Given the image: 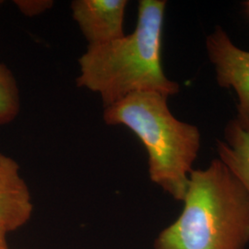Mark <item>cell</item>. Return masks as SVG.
I'll list each match as a JSON object with an SVG mask.
<instances>
[{"label":"cell","mask_w":249,"mask_h":249,"mask_svg":"<svg viewBox=\"0 0 249 249\" xmlns=\"http://www.w3.org/2000/svg\"><path fill=\"white\" fill-rule=\"evenodd\" d=\"M165 8L164 0H141L132 34L88 45L79 58L77 86L99 94L105 108L135 92L177 94L179 84L167 78L161 64Z\"/></svg>","instance_id":"obj_1"},{"label":"cell","mask_w":249,"mask_h":249,"mask_svg":"<svg viewBox=\"0 0 249 249\" xmlns=\"http://www.w3.org/2000/svg\"><path fill=\"white\" fill-rule=\"evenodd\" d=\"M178 219L160 231L153 249H246L249 196L220 159L193 170Z\"/></svg>","instance_id":"obj_2"},{"label":"cell","mask_w":249,"mask_h":249,"mask_svg":"<svg viewBox=\"0 0 249 249\" xmlns=\"http://www.w3.org/2000/svg\"><path fill=\"white\" fill-rule=\"evenodd\" d=\"M167 99L157 92H135L106 107L104 119L107 124L124 125L140 139L148 152L151 181L183 201L200 148V133L172 114Z\"/></svg>","instance_id":"obj_3"},{"label":"cell","mask_w":249,"mask_h":249,"mask_svg":"<svg viewBox=\"0 0 249 249\" xmlns=\"http://www.w3.org/2000/svg\"><path fill=\"white\" fill-rule=\"evenodd\" d=\"M209 58L220 86L234 89L238 98L236 120L249 131V52L231 42L221 27L206 39Z\"/></svg>","instance_id":"obj_4"},{"label":"cell","mask_w":249,"mask_h":249,"mask_svg":"<svg viewBox=\"0 0 249 249\" xmlns=\"http://www.w3.org/2000/svg\"><path fill=\"white\" fill-rule=\"evenodd\" d=\"M126 0H74L72 17L89 45H100L124 36Z\"/></svg>","instance_id":"obj_5"},{"label":"cell","mask_w":249,"mask_h":249,"mask_svg":"<svg viewBox=\"0 0 249 249\" xmlns=\"http://www.w3.org/2000/svg\"><path fill=\"white\" fill-rule=\"evenodd\" d=\"M18 162L0 152V230L9 233L32 218L34 204Z\"/></svg>","instance_id":"obj_6"},{"label":"cell","mask_w":249,"mask_h":249,"mask_svg":"<svg viewBox=\"0 0 249 249\" xmlns=\"http://www.w3.org/2000/svg\"><path fill=\"white\" fill-rule=\"evenodd\" d=\"M219 159L238 179L249 196V131L234 119L227 124L225 142H217Z\"/></svg>","instance_id":"obj_7"},{"label":"cell","mask_w":249,"mask_h":249,"mask_svg":"<svg viewBox=\"0 0 249 249\" xmlns=\"http://www.w3.org/2000/svg\"><path fill=\"white\" fill-rule=\"evenodd\" d=\"M18 83L9 67L0 62V125L13 122L19 114Z\"/></svg>","instance_id":"obj_8"},{"label":"cell","mask_w":249,"mask_h":249,"mask_svg":"<svg viewBox=\"0 0 249 249\" xmlns=\"http://www.w3.org/2000/svg\"><path fill=\"white\" fill-rule=\"evenodd\" d=\"M15 6L27 17H36L45 13L53 6L52 0H15Z\"/></svg>","instance_id":"obj_9"},{"label":"cell","mask_w":249,"mask_h":249,"mask_svg":"<svg viewBox=\"0 0 249 249\" xmlns=\"http://www.w3.org/2000/svg\"><path fill=\"white\" fill-rule=\"evenodd\" d=\"M7 234L5 231L0 230V249H9L7 243Z\"/></svg>","instance_id":"obj_10"},{"label":"cell","mask_w":249,"mask_h":249,"mask_svg":"<svg viewBox=\"0 0 249 249\" xmlns=\"http://www.w3.org/2000/svg\"><path fill=\"white\" fill-rule=\"evenodd\" d=\"M246 6H247V8H248V11L249 12V1L247 2V4H246Z\"/></svg>","instance_id":"obj_11"},{"label":"cell","mask_w":249,"mask_h":249,"mask_svg":"<svg viewBox=\"0 0 249 249\" xmlns=\"http://www.w3.org/2000/svg\"><path fill=\"white\" fill-rule=\"evenodd\" d=\"M2 4H3V1H1V0H0V7H1V5H2Z\"/></svg>","instance_id":"obj_12"},{"label":"cell","mask_w":249,"mask_h":249,"mask_svg":"<svg viewBox=\"0 0 249 249\" xmlns=\"http://www.w3.org/2000/svg\"></svg>","instance_id":"obj_13"}]
</instances>
